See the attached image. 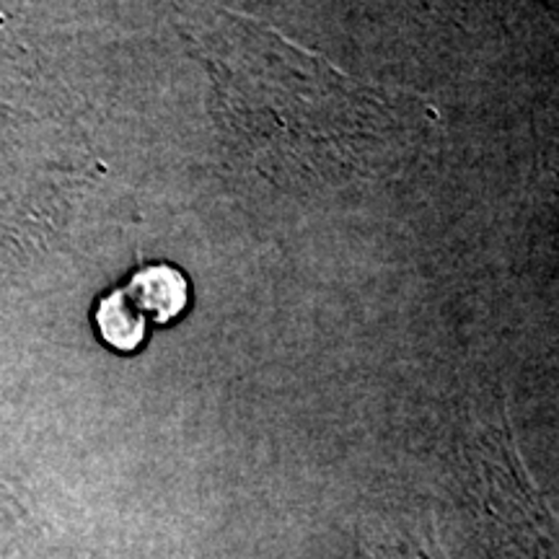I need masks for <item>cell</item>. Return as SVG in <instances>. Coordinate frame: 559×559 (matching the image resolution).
Segmentation results:
<instances>
[{"mask_svg": "<svg viewBox=\"0 0 559 559\" xmlns=\"http://www.w3.org/2000/svg\"><path fill=\"white\" fill-rule=\"evenodd\" d=\"M221 83L254 164L283 187H334L376 174L400 148L396 91L345 73L257 19H226Z\"/></svg>", "mask_w": 559, "mask_h": 559, "instance_id": "6da1fadb", "label": "cell"}, {"mask_svg": "<svg viewBox=\"0 0 559 559\" xmlns=\"http://www.w3.org/2000/svg\"><path fill=\"white\" fill-rule=\"evenodd\" d=\"M122 290L140 311V317L151 324H169L190 306L187 277L171 264L140 267Z\"/></svg>", "mask_w": 559, "mask_h": 559, "instance_id": "3957f363", "label": "cell"}, {"mask_svg": "<svg viewBox=\"0 0 559 559\" xmlns=\"http://www.w3.org/2000/svg\"><path fill=\"white\" fill-rule=\"evenodd\" d=\"M96 332L117 353H135L143 345L148 321L140 317V311L132 306V300L124 296L122 288L111 290L109 296L99 300L94 311Z\"/></svg>", "mask_w": 559, "mask_h": 559, "instance_id": "277c9868", "label": "cell"}, {"mask_svg": "<svg viewBox=\"0 0 559 559\" xmlns=\"http://www.w3.org/2000/svg\"><path fill=\"white\" fill-rule=\"evenodd\" d=\"M477 461L485 472L487 508L500 531H506L526 559H559V523L526 477L508 425L485 430Z\"/></svg>", "mask_w": 559, "mask_h": 559, "instance_id": "7a4b0ae2", "label": "cell"}]
</instances>
